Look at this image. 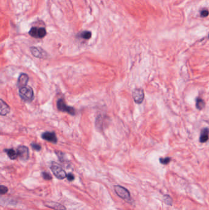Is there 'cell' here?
<instances>
[{
    "label": "cell",
    "mask_w": 209,
    "mask_h": 210,
    "mask_svg": "<svg viewBox=\"0 0 209 210\" xmlns=\"http://www.w3.org/2000/svg\"><path fill=\"white\" fill-rule=\"evenodd\" d=\"M18 156L21 160H27L29 159V150L25 146H20L17 148Z\"/></svg>",
    "instance_id": "cell-6"
},
{
    "label": "cell",
    "mask_w": 209,
    "mask_h": 210,
    "mask_svg": "<svg viewBox=\"0 0 209 210\" xmlns=\"http://www.w3.org/2000/svg\"><path fill=\"white\" fill-rule=\"evenodd\" d=\"M29 80V77L27 74L25 73H21L17 81V85L19 88L23 87L25 86H27Z\"/></svg>",
    "instance_id": "cell-9"
},
{
    "label": "cell",
    "mask_w": 209,
    "mask_h": 210,
    "mask_svg": "<svg viewBox=\"0 0 209 210\" xmlns=\"http://www.w3.org/2000/svg\"><path fill=\"white\" fill-rule=\"evenodd\" d=\"M46 206L49 207L50 208L53 209L55 210H66V208L63 205L54 202H47L44 203Z\"/></svg>",
    "instance_id": "cell-10"
},
{
    "label": "cell",
    "mask_w": 209,
    "mask_h": 210,
    "mask_svg": "<svg viewBox=\"0 0 209 210\" xmlns=\"http://www.w3.org/2000/svg\"><path fill=\"white\" fill-rule=\"evenodd\" d=\"M7 191H8L7 187H6V186H0V193H1V195L7 193Z\"/></svg>",
    "instance_id": "cell-21"
},
{
    "label": "cell",
    "mask_w": 209,
    "mask_h": 210,
    "mask_svg": "<svg viewBox=\"0 0 209 210\" xmlns=\"http://www.w3.org/2000/svg\"><path fill=\"white\" fill-rule=\"evenodd\" d=\"M208 14H209L208 10H207V9H203V10L201 11V17H205L208 16Z\"/></svg>",
    "instance_id": "cell-22"
},
{
    "label": "cell",
    "mask_w": 209,
    "mask_h": 210,
    "mask_svg": "<svg viewBox=\"0 0 209 210\" xmlns=\"http://www.w3.org/2000/svg\"><path fill=\"white\" fill-rule=\"evenodd\" d=\"M31 52L33 55L34 57H37V58H44L45 56L44 55V52H43L40 48L35 47H32L30 48Z\"/></svg>",
    "instance_id": "cell-12"
},
{
    "label": "cell",
    "mask_w": 209,
    "mask_h": 210,
    "mask_svg": "<svg viewBox=\"0 0 209 210\" xmlns=\"http://www.w3.org/2000/svg\"><path fill=\"white\" fill-rule=\"evenodd\" d=\"M133 97L134 102L137 104H140L144 101V92L142 88H135L133 92Z\"/></svg>",
    "instance_id": "cell-7"
},
{
    "label": "cell",
    "mask_w": 209,
    "mask_h": 210,
    "mask_svg": "<svg viewBox=\"0 0 209 210\" xmlns=\"http://www.w3.org/2000/svg\"><path fill=\"white\" fill-rule=\"evenodd\" d=\"M164 202H165V203H166L167 205H172V199H171V198L170 196H169V195H165Z\"/></svg>",
    "instance_id": "cell-20"
},
{
    "label": "cell",
    "mask_w": 209,
    "mask_h": 210,
    "mask_svg": "<svg viewBox=\"0 0 209 210\" xmlns=\"http://www.w3.org/2000/svg\"><path fill=\"white\" fill-rule=\"evenodd\" d=\"M171 160V158L170 157H166V158H160V162L163 165H167L168 164Z\"/></svg>",
    "instance_id": "cell-17"
},
{
    "label": "cell",
    "mask_w": 209,
    "mask_h": 210,
    "mask_svg": "<svg viewBox=\"0 0 209 210\" xmlns=\"http://www.w3.org/2000/svg\"><path fill=\"white\" fill-rule=\"evenodd\" d=\"M208 38H209V35H208Z\"/></svg>",
    "instance_id": "cell-24"
},
{
    "label": "cell",
    "mask_w": 209,
    "mask_h": 210,
    "mask_svg": "<svg viewBox=\"0 0 209 210\" xmlns=\"http://www.w3.org/2000/svg\"><path fill=\"white\" fill-rule=\"evenodd\" d=\"M115 191L116 194L122 199L127 202H130L131 200V195L129 192L126 189V188L120 186H116L115 187Z\"/></svg>",
    "instance_id": "cell-3"
},
{
    "label": "cell",
    "mask_w": 209,
    "mask_h": 210,
    "mask_svg": "<svg viewBox=\"0 0 209 210\" xmlns=\"http://www.w3.org/2000/svg\"><path fill=\"white\" fill-rule=\"evenodd\" d=\"M42 138L44 140L53 143H57L58 141L56 135L54 132H50V131L44 132L42 135Z\"/></svg>",
    "instance_id": "cell-8"
},
{
    "label": "cell",
    "mask_w": 209,
    "mask_h": 210,
    "mask_svg": "<svg viewBox=\"0 0 209 210\" xmlns=\"http://www.w3.org/2000/svg\"><path fill=\"white\" fill-rule=\"evenodd\" d=\"M196 108L199 110L202 109L204 106H205V102L203 99L201 98H197L196 99Z\"/></svg>",
    "instance_id": "cell-15"
},
{
    "label": "cell",
    "mask_w": 209,
    "mask_h": 210,
    "mask_svg": "<svg viewBox=\"0 0 209 210\" xmlns=\"http://www.w3.org/2000/svg\"><path fill=\"white\" fill-rule=\"evenodd\" d=\"M80 36L85 39H89L92 37V33L89 31H84L80 34Z\"/></svg>",
    "instance_id": "cell-16"
},
{
    "label": "cell",
    "mask_w": 209,
    "mask_h": 210,
    "mask_svg": "<svg viewBox=\"0 0 209 210\" xmlns=\"http://www.w3.org/2000/svg\"><path fill=\"white\" fill-rule=\"evenodd\" d=\"M4 152H6L7 153L8 157L11 160H15L18 157L17 152L15 150H14L13 149H4Z\"/></svg>",
    "instance_id": "cell-14"
},
{
    "label": "cell",
    "mask_w": 209,
    "mask_h": 210,
    "mask_svg": "<svg viewBox=\"0 0 209 210\" xmlns=\"http://www.w3.org/2000/svg\"><path fill=\"white\" fill-rule=\"evenodd\" d=\"M50 169L54 175L58 179L63 180L65 178H67L66 173V171L63 169V168L58 163L55 162H52L50 165Z\"/></svg>",
    "instance_id": "cell-2"
},
{
    "label": "cell",
    "mask_w": 209,
    "mask_h": 210,
    "mask_svg": "<svg viewBox=\"0 0 209 210\" xmlns=\"http://www.w3.org/2000/svg\"><path fill=\"white\" fill-rule=\"evenodd\" d=\"M57 108L59 111L62 112H65L68 113L72 116L75 115V109L70 106H68L66 105L65 104L63 100L62 99H58V101L57 102Z\"/></svg>",
    "instance_id": "cell-5"
},
{
    "label": "cell",
    "mask_w": 209,
    "mask_h": 210,
    "mask_svg": "<svg viewBox=\"0 0 209 210\" xmlns=\"http://www.w3.org/2000/svg\"><path fill=\"white\" fill-rule=\"evenodd\" d=\"M46 30L43 27H32L29 31V35L35 38H42L46 35Z\"/></svg>",
    "instance_id": "cell-4"
},
{
    "label": "cell",
    "mask_w": 209,
    "mask_h": 210,
    "mask_svg": "<svg viewBox=\"0 0 209 210\" xmlns=\"http://www.w3.org/2000/svg\"><path fill=\"white\" fill-rule=\"evenodd\" d=\"M10 108L9 106L3 100L0 101V114L1 116H6L10 112Z\"/></svg>",
    "instance_id": "cell-11"
},
{
    "label": "cell",
    "mask_w": 209,
    "mask_h": 210,
    "mask_svg": "<svg viewBox=\"0 0 209 210\" xmlns=\"http://www.w3.org/2000/svg\"><path fill=\"white\" fill-rule=\"evenodd\" d=\"M19 95L21 98L25 102H31L34 98V92L32 88L28 86L20 88Z\"/></svg>",
    "instance_id": "cell-1"
},
{
    "label": "cell",
    "mask_w": 209,
    "mask_h": 210,
    "mask_svg": "<svg viewBox=\"0 0 209 210\" xmlns=\"http://www.w3.org/2000/svg\"><path fill=\"white\" fill-rule=\"evenodd\" d=\"M31 146L32 149L35 151H39L41 149V146L39 145V144H37L35 142H32L31 144Z\"/></svg>",
    "instance_id": "cell-18"
},
{
    "label": "cell",
    "mask_w": 209,
    "mask_h": 210,
    "mask_svg": "<svg viewBox=\"0 0 209 210\" xmlns=\"http://www.w3.org/2000/svg\"><path fill=\"white\" fill-rule=\"evenodd\" d=\"M67 178H68V180L69 181H73L74 180V175L72 173H69L67 175Z\"/></svg>",
    "instance_id": "cell-23"
},
{
    "label": "cell",
    "mask_w": 209,
    "mask_h": 210,
    "mask_svg": "<svg viewBox=\"0 0 209 210\" xmlns=\"http://www.w3.org/2000/svg\"><path fill=\"white\" fill-rule=\"evenodd\" d=\"M42 175L43 178L44 179V180H52V176L49 173L43 172L42 173Z\"/></svg>",
    "instance_id": "cell-19"
},
{
    "label": "cell",
    "mask_w": 209,
    "mask_h": 210,
    "mask_svg": "<svg viewBox=\"0 0 209 210\" xmlns=\"http://www.w3.org/2000/svg\"><path fill=\"white\" fill-rule=\"evenodd\" d=\"M208 134H209V130L207 128H203L201 130V135L199 138V141L201 142H205L208 140Z\"/></svg>",
    "instance_id": "cell-13"
}]
</instances>
